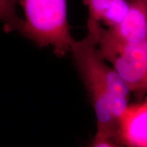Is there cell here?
<instances>
[{"label": "cell", "instance_id": "obj_5", "mask_svg": "<svg viewBox=\"0 0 147 147\" xmlns=\"http://www.w3.org/2000/svg\"><path fill=\"white\" fill-rule=\"evenodd\" d=\"M117 140L120 146L147 147V97L128 104L117 121Z\"/></svg>", "mask_w": 147, "mask_h": 147}, {"label": "cell", "instance_id": "obj_10", "mask_svg": "<svg viewBox=\"0 0 147 147\" xmlns=\"http://www.w3.org/2000/svg\"><path fill=\"white\" fill-rule=\"evenodd\" d=\"M140 1H142V3H144L145 5H146V6L147 7V0H140Z\"/></svg>", "mask_w": 147, "mask_h": 147}, {"label": "cell", "instance_id": "obj_2", "mask_svg": "<svg viewBox=\"0 0 147 147\" xmlns=\"http://www.w3.org/2000/svg\"><path fill=\"white\" fill-rule=\"evenodd\" d=\"M76 68L80 72L88 73L100 80L105 86L110 98V108L117 121L129 104L131 91L113 67L105 63L97 45L87 38L74 40L71 47Z\"/></svg>", "mask_w": 147, "mask_h": 147}, {"label": "cell", "instance_id": "obj_4", "mask_svg": "<svg viewBox=\"0 0 147 147\" xmlns=\"http://www.w3.org/2000/svg\"><path fill=\"white\" fill-rule=\"evenodd\" d=\"M111 63L131 93H147V36L125 47Z\"/></svg>", "mask_w": 147, "mask_h": 147}, {"label": "cell", "instance_id": "obj_9", "mask_svg": "<svg viewBox=\"0 0 147 147\" xmlns=\"http://www.w3.org/2000/svg\"><path fill=\"white\" fill-rule=\"evenodd\" d=\"M91 146L94 147H117L119 146L115 140L106 136L95 134L91 142Z\"/></svg>", "mask_w": 147, "mask_h": 147}, {"label": "cell", "instance_id": "obj_8", "mask_svg": "<svg viewBox=\"0 0 147 147\" xmlns=\"http://www.w3.org/2000/svg\"><path fill=\"white\" fill-rule=\"evenodd\" d=\"M130 3V0H108L102 15V23L107 27L118 23L127 13Z\"/></svg>", "mask_w": 147, "mask_h": 147}, {"label": "cell", "instance_id": "obj_7", "mask_svg": "<svg viewBox=\"0 0 147 147\" xmlns=\"http://www.w3.org/2000/svg\"><path fill=\"white\" fill-rule=\"evenodd\" d=\"M17 0H0V21L6 32H19L23 24V18L16 11Z\"/></svg>", "mask_w": 147, "mask_h": 147}, {"label": "cell", "instance_id": "obj_1", "mask_svg": "<svg viewBox=\"0 0 147 147\" xmlns=\"http://www.w3.org/2000/svg\"><path fill=\"white\" fill-rule=\"evenodd\" d=\"M24 18L19 32L40 47H50L59 57L74 42L67 18V0H17Z\"/></svg>", "mask_w": 147, "mask_h": 147}, {"label": "cell", "instance_id": "obj_3", "mask_svg": "<svg viewBox=\"0 0 147 147\" xmlns=\"http://www.w3.org/2000/svg\"><path fill=\"white\" fill-rule=\"evenodd\" d=\"M130 1L126 15L105 29L97 44L102 57L110 63L125 47L147 36V7L140 0Z\"/></svg>", "mask_w": 147, "mask_h": 147}, {"label": "cell", "instance_id": "obj_6", "mask_svg": "<svg viewBox=\"0 0 147 147\" xmlns=\"http://www.w3.org/2000/svg\"><path fill=\"white\" fill-rule=\"evenodd\" d=\"M108 0H84L88 8L86 38L97 45L105 29L102 26V18Z\"/></svg>", "mask_w": 147, "mask_h": 147}]
</instances>
